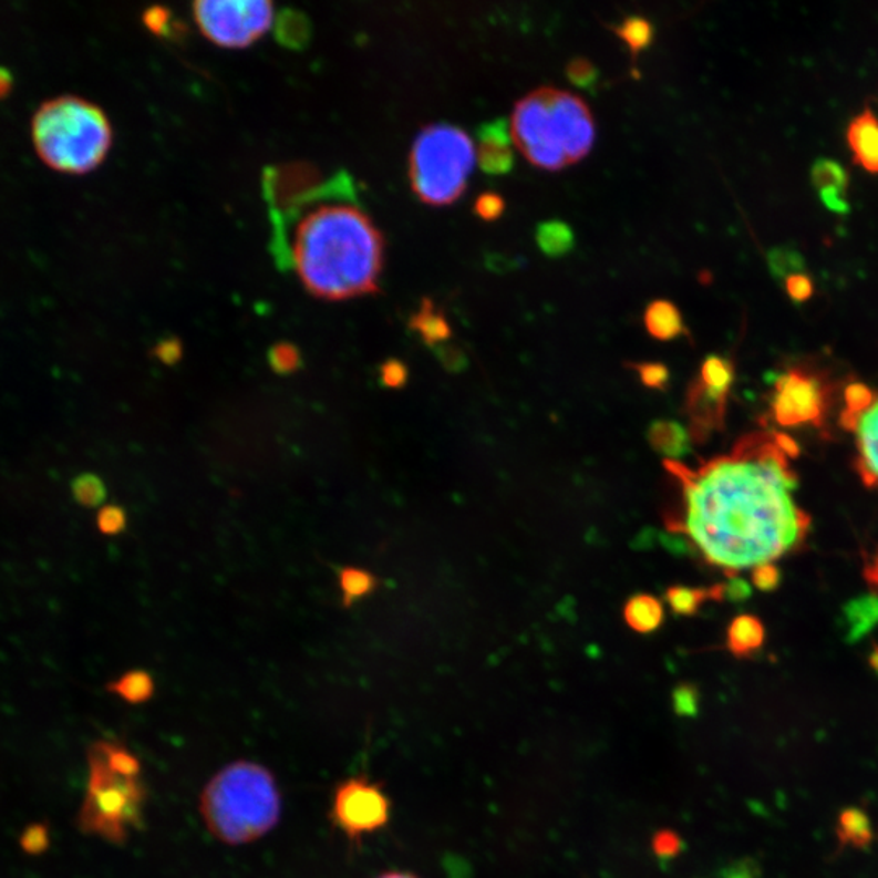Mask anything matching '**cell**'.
Instances as JSON below:
<instances>
[{"instance_id":"obj_1","label":"cell","mask_w":878,"mask_h":878,"mask_svg":"<svg viewBox=\"0 0 878 878\" xmlns=\"http://www.w3.org/2000/svg\"><path fill=\"white\" fill-rule=\"evenodd\" d=\"M665 467L683 487V513L672 529L686 534L704 560L729 576L773 564L810 530V516L793 498L799 477L776 433H750L732 453L696 472L675 461Z\"/></svg>"},{"instance_id":"obj_2","label":"cell","mask_w":878,"mask_h":878,"mask_svg":"<svg viewBox=\"0 0 878 878\" xmlns=\"http://www.w3.org/2000/svg\"><path fill=\"white\" fill-rule=\"evenodd\" d=\"M384 241L362 208L321 204L295 228L291 266L307 290L340 301L380 290Z\"/></svg>"},{"instance_id":"obj_3","label":"cell","mask_w":878,"mask_h":878,"mask_svg":"<svg viewBox=\"0 0 878 878\" xmlns=\"http://www.w3.org/2000/svg\"><path fill=\"white\" fill-rule=\"evenodd\" d=\"M512 138L534 166L560 172L591 152L595 117L579 96L554 86H540L516 103Z\"/></svg>"},{"instance_id":"obj_4","label":"cell","mask_w":878,"mask_h":878,"mask_svg":"<svg viewBox=\"0 0 878 878\" xmlns=\"http://www.w3.org/2000/svg\"><path fill=\"white\" fill-rule=\"evenodd\" d=\"M89 787L79 827L113 845H124L144 820L145 789L137 756L117 742L100 741L89 750Z\"/></svg>"},{"instance_id":"obj_5","label":"cell","mask_w":878,"mask_h":878,"mask_svg":"<svg viewBox=\"0 0 878 878\" xmlns=\"http://www.w3.org/2000/svg\"><path fill=\"white\" fill-rule=\"evenodd\" d=\"M282 810L280 791L269 769L236 762L211 777L200 797L208 831L227 845L256 841L276 827Z\"/></svg>"},{"instance_id":"obj_6","label":"cell","mask_w":878,"mask_h":878,"mask_svg":"<svg viewBox=\"0 0 878 878\" xmlns=\"http://www.w3.org/2000/svg\"><path fill=\"white\" fill-rule=\"evenodd\" d=\"M33 142L48 166L83 175L102 165L113 131L102 107L79 96H59L34 114Z\"/></svg>"},{"instance_id":"obj_7","label":"cell","mask_w":878,"mask_h":878,"mask_svg":"<svg viewBox=\"0 0 878 878\" xmlns=\"http://www.w3.org/2000/svg\"><path fill=\"white\" fill-rule=\"evenodd\" d=\"M475 158L477 152L467 132L451 124L426 126L411 152L412 190L426 206H451L467 189Z\"/></svg>"},{"instance_id":"obj_8","label":"cell","mask_w":878,"mask_h":878,"mask_svg":"<svg viewBox=\"0 0 878 878\" xmlns=\"http://www.w3.org/2000/svg\"><path fill=\"white\" fill-rule=\"evenodd\" d=\"M197 25L218 47L246 48L273 22V6L264 0H204L194 3Z\"/></svg>"},{"instance_id":"obj_9","label":"cell","mask_w":878,"mask_h":878,"mask_svg":"<svg viewBox=\"0 0 878 878\" xmlns=\"http://www.w3.org/2000/svg\"><path fill=\"white\" fill-rule=\"evenodd\" d=\"M828 378L807 364L787 368L776 378L772 415L777 425L824 428L829 404Z\"/></svg>"},{"instance_id":"obj_10","label":"cell","mask_w":878,"mask_h":878,"mask_svg":"<svg viewBox=\"0 0 878 878\" xmlns=\"http://www.w3.org/2000/svg\"><path fill=\"white\" fill-rule=\"evenodd\" d=\"M391 815V802L380 784L366 777L343 781L335 789L332 820L352 841L384 828Z\"/></svg>"},{"instance_id":"obj_11","label":"cell","mask_w":878,"mask_h":878,"mask_svg":"<svg viewBox=\"0 0 878 878\" xmlns=\"http://www.w3.org/2000/svg\"><path fill=\"white\" fill-rule=\"evenodd\" d=\"M843 428L853 433L856 441V465L860 481L869 488L878 490V391L872 404L854 416H843Z\"/></svg>"},{"instance_id":"obj_12","label":"cell","mask_w":878,"mask_h":878,"mask_svg":"<svg viewBox=\"0 0 878 878\" xmlns=\"http://www.w3.org/2000/svg\"><path fill=\"white\" fill-rule=\"evenodd\" d=\"M727 397V394L711 391L700 380L693 381L686 399V411L692 422V440L703 443L710 438L711 433L723 428Z\"/></svg>"},{"instance_id":"obj_13","label":"cell","mask_w":878,"mask_h":878,"mask_svg":"<svg viewBox=\"0 0 878 878\" xmlns=\"http://www.w3.org/2000/svg\"><path fill=\"white\" fill-rule=\"evenodd\" d=\"M854 163L867 173L878 175V117L866 107L857 114L846 132Z\"/></svg>"},{"instance_id":"obj_14","label":"cell","mask_w":878,"mask_h":878,"mask_svg":"<svg viewBox=\"0 0 878 878\" xmlns=\"http://www.w3.org/2000/svg\"><path fill=\"white\" fill-rule=\"evenodd\" d=\"M644 326L649 335L662 342L689 335L682 312L669 300H654L648 304L644 311Z\"/></svg>"},{"instance_id":"obj_15","label":"cell","mask_w":878,"mask_h":878,"mask_svg":"<svg viewBox=\"0 0 878 878\" xmlns=\"http://www.w3.org/2000/svg\"><path fill=\"white\" fill-rule=\"evenodd\" d=\"M843 623L849 641H857L878 624V592L849 600L843 609Z\"/></svg>"},{"instance_id":"obj_16","label":"cell","mask_w":878,"mask_h":878,"mask_svg":"<svg viewBox=\"0 0 878 878\" xmlns=\"http://www.w3.org/2000/svg\"><path fill=\"white\" fill-rule=\"evenodd\" d=\"M648 440L662 456L679 459L690 453L692 436L680 423L659 420L649 426Z\"/></svg>"},{"instance_id":"obj_17","label":"cell","mask_w":878,"mask_h":878,"mask_svg":"<svg viewBox=\"0 0 878 878\" xmlns=\"http://www.w3.org/2000/svg\"><path fill=\"white\" fill-rule=\"evenodd\" d=\"M765 627L753 616L732 620L727 630V648L737 658H748L765 644Z\"/></svg>"},{"instance_id":"obj_18","label":"cell","mask_w":878,"mask_h":878,"mask_svg":"<svg viewBox=\"0 0 878 878\" xmlns=\"http://www.w3.org/2000/svg\"><path fill=\"white\" fill-rule=\"evenodd\" d=\"M411 328L419 332L423 342L430 347L441 345L453 335V329H451L446 316L436 310L430 298H425L420 304V310L411 319Z\"/></svg>"},{"instance_id":"obj_19","label":"cell","mask_w":878,"mask_h":878,"mask_svg":"<svg viewBox=\"0 0 878 878\" xmlns=\"http://www.w3.org/2000/svg\"><path fill=\"white\" fill-rule=\"evenodd\" d=\"M628 627L638 633H651L661 627L664 620V607L661 600L649 595H638L628 600L623 610Z\"/></svg>"},{"instance_id":"obj_20","label":"cell","mask_w":878,"mask_h":878,"mask_svg":"<svg viewBox=\"0 0 878 878\" xmlns=\"http://www.w3.org/2000/svg\"><path fill=\"white\" fill-rule=\"evenodd\" d=\"M536 241L548 258H564L575 248V233L565 221L548 220L537 227Z\"/></svg>"},{"instance_id":"obj_21","label":"cell","mask_w":878,"mask_h":878,"mask_svg":"<svg viewBox=\"0 0 878 878\" xmlns=\"http://www.w3.org/2000/svg\"><path fill=\"white\" fill-rule=\"evenodd\" d=\"M836 833H838L839 843L843 846L851 845L854 848H866L874 839V829L869 817L866 812L856 807L841 812Z\"/></svg>"},{"instance_id":"obj_22","label":"cell","mask_w":878,"mask_h":878,"mask_svg":"<svg viewBox=\"0 0 878 878\" xmlns=\"http://www.w3.org/2000/svg\"><path fill=\"white\" fill-rule=\"evenodd\" d=\"M665 599H668L669 606H671L676 616H695L706 600L724 599V586H714L711 589L680 588V586H675V588H671L665 592Z\"/></svg>"},{"instance_id":"obj_23","label":"cell","mask_w":878,"mask_h":878,"mask_svg":"<svg viewBox=\"0 0 878 878\" xmlns=\"http://www.w3.org/2000/svg\"><path fill=\"white\" fill-rule=\"evenodd\" d=\"M107 690L131 704H141L154 696L155 683L151 673L131 671L107 685Z\"/></svg>"},{"instance_id":"obj_24","label":"cell","mask_w":878,"mask_h":878,"mask_svg":"<svg viewBox=\"0 0 878 878\" xmlns=\"http://www.w3.org/2000/svg\"><path fill=\"white\" fill-rule=\"evenodd\" d=\"M376 586V578L366 569L345 567L339 571V588L342 591L343 607L347 609L363 597L370 596Z\"/></svg>"},{"instance_id":"obj_25","label":"cell","mask_w":878,"mask_h":878,"mask_svg":"<svg viewBox=\"0 0 878 878\" xmlns=\"http://www.w3.org/2000/svg\"><path fill=\"white\" fill-rule=\"evenodd\" d=\"M612 30L627 44L634 59L638 58L640 52L648 50L652 41H654V27L644 17H627L619 27H613Z\"/></svg>"},{"instance_id":"obj_26","label":"cell","mask_w":878,"mask_h":878,"mask_svg":"<svg viewBox=\"0 0 878 878\" xmlns=\"http://www.w3.org/2000/svg\"><path fill=\"white\" fill-rule=\"evenodd\" d=\"M698 380L711 391L727 394L731 392L735 380V366L729 359L720 355L706 357L701 364L700 378Z\"/></svg>"},{"instance_id":"obj_27","label":"cell","mask_w":878,"mask_h":878,"mask_svg":"<svg viewBox=\"0 0 878 878\" xmlns=\"http://www.w3.org/2000/svg\"><path fill=\"white\" fill-rule=\"evenodd\" d=\"M477 163L487 175H508L515 168L513 145L478 144Z\"/></svg>"},{"instance_id":"obj_28","label":"cell","mask_w":878,"mask_h":878,"mask_svg":"<svg viewBox=\"0 0 878 878\" xmlns=\"http://www.w3.org/2000/svg\"><path fill=\"white\" fill-rule=\"evenodd\" d=\"M812 183L818 190L838 189L846 193L849 186V176L839 163L822 158L812 168Z\"/></svg>"},{"instance_id":"obj_29","label":"cell","mask_w":878,"mask_h":878,"mask_svg":"<svg viewBox=\"0 0 878 878\" xmlns=\"http://www.w3.org/2000/svg\"><path fill=\"white\" fill-rule=\"evenodd\" d=\"M277 37L290 48H303L310 38L307 17L298 12H283L277 22Z\"/></svg>"},{"instance_id":"obj_30","label":"cell","mask_w":878,"mask_h":878,"mask_svg":"<svg viewBox=\"0 0 878 878\" xmlns=\"http://www.w3.org/2000/svg\"><path fill=\"white\" fill-rule=\"evenodd\" d=\"M267 360H269L273 373L279 374V376H290V374L297 373L303 366V357H301L300 349L290 342H279L270 347Z\"/></svg>"},{"instance_id":"obj_31","label":"cell","mask_w":878,"mask_h":878,"mask_svg":"<svg viewBox=\"0 0 878 878\" xmlns=\"http://www.w3.org/2000/svg\"><path fill=\"white\" fill-rule=\"evenodd\" d=\"M72 493L79 505L85 508H96L106 499V487L103 481L93 474H83L72 482Z\"/></svg>"},{"instance_id":"obj_32","label":"cell","mask_w":878,"mask_h":878,"mask_svg":"<svg viewBox=\"0 0 878 878\" xmlns=\"http://www.w3.org/2000/svg\"><path fill=\"white\" fill-rule=\"evenodd\" d=\"M565 72L569 82L582 90H591L599 80V69L586 58L571 59Z\"/></svg>"},{"instance_id":"obj_33","label":"cell","mask_w":878,"mask_h":878,"mask_svg":"<svg viewBox=\"0 0 878 878\" xmlns=\"http://www.w3.org/2000/svg\"><path fill=\"white\" fill-rule=\"evenodd\" d=\"M874 397H876V391H872L867 384H849L845 391L846 407L841 415L854 416L862 414V412L872 404Z\"/></svg>"},{"instance_id":"obj_34","label":"cell","mask_w":878,"mask_h":878,"mask_svg":"<svg viewBox=\"0 0 878 878\" xmlns=\"http://www.w3.org/2000/svg\"><path fill=\"white\" fill-rule=\"evenodd\" d=\"M641 383L649 389H665L671 380V371L662 363H633Z\"/></svg>"},{"instance_id":"obj_35","label":"cell","mask_w":878,"mask_h":878,"mask_svg":"<svg viewBox=\"0 0 878 878\" xmlns=\"http://www.w3.org/2000/svg\"><path fill=\"white\" fill-rule=\"evenodd\" d=\"M20 846H22L23 851L31 854V856L47 851L48 846H50V831H48L47 825H30L23 831L22 838H20Z\"/></svg>"},{"instance_id":"obj_36","label":"cell","mask_w":878,"mask_h":878,"mask_svg":"<svg viewBox=\"0 0 878 878\" xmlns=\"http://www.w3.org/2000/svg\"><path fill=\"white\" fill-rule=\"evenodd\" d=\"M127 526V516L121 506H104L99 515V529L104 536H117Z\"/></svg>"},{"instance_id":"obj_37","label":"cell","mask_w":878,"mask_h":878,"mask_svg":"<svg viewBox=\"0 0 878 878\" xmlns=\"http://www.w3.org/2000/svg\"><path fill=\"white\" fill-rule=\"evenodd\" d=\"M478 144H498V145H513L512 132L508 130V123L505 120L493 121V123H485L478 127Z\"/></svg>"},{"instance_id":"obj_38","label":"cell","mask_w":878,"mask_h":878,"mask_svg":"<svg viewBox=\"0 0 878 878\" xmlns=\"http://www.w3.org/2000/svg\"><path fill=\"white\" fill-rule=\"evenodd\" d=\"M505 199L496 193H482L475 203V214L484 221H495L505 214Z\"/></svg>"},{"instance_id":"obj_39","label":"cell","mask_w":878,"mask_h":878,"mask_svg":"<svg viewBox=\"0 0 878 878\" xmlns=\"http://www.w3.org/2000/svg\"><path fill=\"white\" fill-rule=\"evenodd\" d=\"M433 352L438 357L440 363L443 364L444 370L450 371V373H461V371L467 368V357H465V353L459 347L441 343V345L433 347Z\"/></svg>"},{"instance_id":"obj_40","label":"cell","mask_w":878,"mask_h":878,"mask_svg":"<svg viewBox=\"0 0 878 878\" xmlns=\"http://www.w3.org/2000/svg\"><path fill=\"white\" fill-rule=\"evenodd\" d=\"M381 384L388 389H401L407 384L409 370L401 360H388L380 368Z\"/></svg>"},{"instance_id":"obj_41","label":"cell","mask_w":878,"mask_h":878,"mask_svg":"<svg viewBox=\"0 0 878 878\" xmlns=\"http://www.w3.org/2000/svg\"><path fill=\"white\" fill-rule=\"evenodd\" d=\"M786 293L794 303H805L814 297V280L807 273H793L786 279Z\"/></svg>"},{"instance_id":"obj_42","label":"cell","mask_w":878,"mask_h":878,"mask_svg":"<svg viewBox=\"0 0 878 878\" xmlns=\"http://www.w3.org/2000/svg\"><path fill=\"white\" fill-rule=\"evenodd\" d=\"M752 581L760 591H775L781 582L779 568L775 567V564L760 565V567L753 568Z\"/></svg>"},{"instance_id":"obj_43","label":"cell","mask_w":878,"mask_h":878,"mask_svg":"<svg viewBox=\"0 0 878 878\" xmlns=\"http://www.w3.org/2000/svg\"><path fill=\"white\" fill-rule=\"evenodd\" d=\"M682 849V841L679 835L671 831V829H662L658 831L652 838V851L659 857H673Z\"/></svg>"},{"instance_id":"obj_44","label":"cell","mask_w":878,"mask_h":878,"mask_svg":"<svg viewBox=\"0 0 878 878\" xmlns=\"http://www.w3.org/2000/svg\"><path fill=\"white\" fill-rule=\"evenodd\" d=\"M673 707H675L680 716L695 714L698 707V692L695 686L686 685V683L680 685L679 689L673 692Z\"/></svg>"},{"instance_id":"obj_45","label":"cell","mask_w":878,"mask_h":878,"mask_svg":"<svg viewBox=\"0 0 878 878\" xmlns=\"http://www.w3.org/2000/svg\"><path fill=\"white\" fill-rule=\"evenodd\" d=\"M152 355L155 359H158L159 362L163 364H168V366H173L183 359V345L178 339H166L162 340V342L156 343L154 350H152Z\"/></svg>"},{"instance_id":"obj_46","label":"cell","mask_w":878,"mask_h":878,"mask_svg":"<svg viewBox=\"0 0 878 878\" xmlns=\"http://www.w3.org/2000/svg\"><path fill=\"white\" fill-rule=\"evenodd\" d=\"M144 20L145 25L151 28L154 33L159 34V37H166L173 28L172 12L163 9V7H154V9L147 10Z\"/></svg>"},{"instance_id":"obj_47","label":"cell","mask_w":878,"mask_h":878,"mask_svg":"<svg viewBox=\"0 0 878 878\" xmlns=\"http://www.w3.org/2000/svg\"><path fill=\"white\" fill-rule=\"evenodd\" d=\"M769 264H772L773 272L777 277H786L787 279L793 273H797L794 267H799L802 262L799 256L793 255V252L773 251L772 256H769Z\"/></svg>"},{"instance_id":"obj_48","label":"cell","mask_w":878,"mask_h":878,"mask_svg":"<svg viewBox=\"0 0 878 878\" xmlns=\"http://www.w3.org/2000/svg\"><path fill=\"white\" fill-rule=\"evenodd\" d=\"M820 199L824 206L828 210L835 211V214H848L849 208H851L848 199H846V193H841L838 189L820 190Z\"/></svg>"},{"instance_id":"obj_49","label":"cell","mask_w":878,"mask_h":878,"mask_svg":"<svg viewBox=\"0 0 878 878\" xmlns=\"http://www.w3.org/2000/svg\"><path fill=\"white\" fill-rule=\"evenodd\" d=\"M724 586V599L732 600V602H742L752 596V588L747 581L741 578H732L727 585Z\"/></svg>"},{"instance_id":"obj_50","label":"cell","mask_w":878,"mask_h":878,"mask_svg":"<svg viewBox=\"0 0 878 878\" xmlns=\"http://www.w3.org/2000/svg\"><path fill=\"white\" fill-rule=\"evenodd\" d=\"M864 579L874 592H878V548L864 567Z\"/></svg>"},{"instance_id":"obj_51","label":"cell","mask_w":878,"mask_h":878,"mask_svg":"<svg viewBox=\"0 0 878 878\" xmlns=\"http://www.w3.org/2000/svg\"><path fill=\"white\" fill-rule=\"evenodd\" d=\"M870 668L878 673V647H874L872 654L869 658Z\"/></svg>"},{"instance_id":"obj_52","label":"cell","mask_w":878,"mask_h":878,"mask_svg":"<svg viewBox=\"0 0 878 878\" xmlns=\"http://www.w3.org/2000/svg\"><path fill=\"white\" fill-rule=\"evenodd\" d=\"M378 878H416V877L411 876V874L391 872V874H384V876Z\"/></svg>"}]
</instances>
